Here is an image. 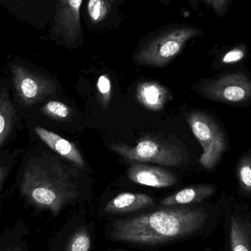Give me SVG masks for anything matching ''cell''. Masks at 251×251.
Masks as SVG:
<instances>
[{"mask_svg":"<svg viewBox=\"0 0 251 251\" xmlns=\"http://www.w3.org/2000/svg\"><path fill=\"white\" fill-rule=\"evenodd\" d=\"M93 230L86 223H77L68 239L63 251H91L94 243Z\"/></svg>","mask_w":251,"mask_h":251,"instance_id":"ac0fdd59","label":"cell"},{"mask_svg":"<svg viewBox=\"0 0 251 251\" xmlns=\"http://www.w3.org/2000/svg\"><path fill=\"white\" fill-rule=\"evenodd\" d=\"M52 1L54 10L47 29V38L68 50L83 47L85 33L81 18L83 0Z\"/></svg>","mask_w":251,"mask_h":251,"instance_id":"5b68a950","label":"cell"},{"mask_svg":"<svg viewBox=\"0 0 251 251\" xmlns=\"http://www.w3.org/2000/svg\"><path fill=\"white\" fill-rule=\"evenodd\" d=\"M208 219L209 214L203 207L171 206L113 220L106 226L105 235L112 241L136 247H162L193 237Z\"/></svg>","mask_w":251,"mask_h":251,"instance_id":"6da1fadb","label":"cell"},{"mask_svg":"<svg viewBox=\"0 0 251 251\" xmlns=\"http://www.w3.org/2000/svg\"><path fill=\"white\" fill-rule=\"evenodd\" d=\"M0 7L19 22L47 30L53 14L52 0H0Z\"/></svg>","mask_w":251,"mask_h":251,"instance_id":"30bf717a","label":"cell"},{"mask_svg":"<svg viewBox=\"0 0 251 251\" xmlns=\"http://www.w3.org/2000/svg\"><path fill=\"white\" fill-rule=\"evenodd\" d=\"M159 1H160V2L162 3V4H164V5L168 6L170 5V4H171L173 0H159Z\"/></svg>","mask_w":251,"mask_h":251,"instance_id":"484cf974","label":"cell"},{"mask_svg":"<svg viewBox=\"0 0 251 251\" xmlns=\"http://www.w3.org/2000/svg\"><path fill=\"white\" fill-rule=\"evenodd\" d=\"M22 153V150L16 149L12 152L3 151L0 153V187L17 164Z\"/></svg>","mask_w":251,"mask_h":251,"instance_id":"ffe728a7","label":"cell"},{"mask_svg":"<svg viewBox=\"0 0 251 251\" xmlns=\"http://www.w3.org/2000/svg\"><path fill=\"white\" fill-rule=\"evenodd\" d=\"M154 205L151 196L143 193H123L106 204L104 212L108 215H120L137 212Z\"/></svg>","mask_w":251,"mask_h":251,"instance_id":"5bb4252c","label":"cell"},{"mask_svg":"<svg viewBox=\"0 0 251 251\" xmlns=\"http://www.w3.org/2000/svg\"><path fill=\"white\" fill-rule=\"evenodd\" d=\"M246 56V50L242 47L233 49L226 53L223 57L222 62L226 64L238 63Z\"/></svg>","mask_w":251,"mask_h":251,"instance_id":"cb8c5ba5","label":"cell"},{"mask_svg":"<svg viewBox=\"0 0 251 251\" xmlns=\"http://www.w3.org/2000/svg\"><path fill=\"white\" fill-rule=\"evenodd\" d=\"M201 35L199 28L185 22L163 25L140 39L133 60L138 66L165 67L182 52L190 41Z\"/></svg>","mask_w":251,"mask_h":251,"instance_id":"3957f363","label":"cell"},{"mask_svg":"<svg viewBox=\"0 0 251 251\" xmlns=\"http://www.w3.org/2000/svg\"><path fill=\"white\" fill-rule=\"evenodd\" d=\"M44 116L57 122H66L72 116V110L69 106L59 101H47L41 107Z\"/></svg>","mask_w":251,"mask_h":251,"instance_id":"d6986e66","label":"cell"},{"mask_svg":"<svg viewBox=\"0 0 251 251\" xmlns=\"http://www.w3.org/2000/svg\"><path fill=\"white\" fill-rule=\"evenodd\" d=\"M187 122L203 149L199 162L206 169H213L226 149L225 134L217 122L203 112L190 113Z\"/></svg>","mask_w":251,"mask_h":251,"instance_id":"8992f818","label":"cell"},{"mask_svg":"<svg viewBox=\"0 0 251 251\" xmlns=\"http://www.w3.org/2000/svg\"><path fill=\"white\" fill-rule=\"evenodd\" d=\"M19 110L10 97V82L7 78L0 79V149L5 145L20 126Z\"/></svg>","mask_w":251,"mask_h":251,"instance_id":"8fae6325","label":"cell"},{"mask_svg":"<svg viewBox=\"0 0 251 251\" xmlns=\"http://www.w3.org/2000/svg\"><path fill=\"white\" fill-rule=\"evenodd\" d=\"M22 156L18 174L19 187L31 204L50 209L56 216L79 199V176L58 157L32 148Z\"/></svg>","mask_w":251,"mask_h":251,"instance_id":"7a4b0ae2","label":"cell"},{"mask_svg":"<svg viewBox=\"0 0 251 251\" xmlns=\"http://www.w3.org/2000/svg\"><path fill=\"white\" fill-rule=\"evenodd\" d=\"M81 18L90 32L99 35L117 29L124 16L110 0H83Z\"/></svg>","mask_w":251,"mask_h":251,"instance_id":"9c48e42d","label":"cell"},{"mask_svg":"<svg viewBox=\"0 0 251 251\" xmlns=\"http://www.w3.org/2000/svg\"><path fill=\"white\" fill-rule=\"evenodd\" d=\"M99 100L103 109H106L110 104L112 97V85L110 76L102 75L99 77L97 82Z\"/></svg>","mask_w":251,"mask_h":251,"instance_id":"7402d4cb","label":"cell"},{"mask_svg":"<svg viewBox=\"0 0 251 251\" xmlns=\"http://www.w3.org/2000/svg\"><path fill=\"white\" fill-rule=\"evenodd\" d=\"M240 188L247 194H251V153L242 158L237 169Z\"/></svg>","mask_w":251,"mask_h":251,"instance_id":"44dd1931","label":"cell"},{"mask_svg":"<svg viewBox=\"0 0 251 251\" xmlns=\"http://www.w3.org/2000/svg\"><path fill=\"white\" fill-rule=\"evenodd\" d=\"M230 251H251V220L232 216L228 220Z\"/></svg>","mask_w":251,"mask_h":251,"instance_id":"e0dca14e","label":"cell"},{"mask_svg":"<svg viewBox=\"0 0 251 251\" xmlns=\"http://www.w3.org/2000/svg\"><path fill=\"white\" fill-rule=\"evenodd\" d=\"M113 4H114L115 5L117 6V7H120V6L123 5L125 4L126 0H110Z\"/></svg>","mask_w":251,"mask_h":251,"instance_id":"d4e9b609","label":"cell"},{"mask_svg":"<svg viewBox=\"0 0 251 251\" xmlns=\"http://www.w3.org/2000/svg\"><path fill=\"white\" fill-rule=\"evenodd\" d=\"M201 91L212 101L241 104L251 99V80L242 72L227 74L206 81Z\"/></svg>","mask_w":251,"mask_h":251,"instance_id":"ba28073f","label":"cell"},{"mask_svg":"<svg viewBox=\"0 0 251 251\" xmlns=\"http://www.w3.org/2000/svg\"><path fill=\"white\" fill-rule=\"evenodd\" d=\"M137 101L151 111H160L171 98L168 90L161 84L153 81L139 84L136 91Z\"/></svg>","mask_w":251,"mask_h":251,"instance_id":"9a60e30c","label":"cell"},{"mask_svg":"<svg viewBox=\"0 0 251 251\" xmlns=\"http://www.w3.org/2000/svg\"><path fill=\"white\" fill-rule=\"evenodd\" d=\"M7 69L19 112L26 113L57 94V84L24 59H12L7 63Z\"/></svg>","mask_w":251,"mask_h":251,"instance_id":"277c9868","label":"cell"},{"mask_svg":"<svg viewBox=\"0 0 251 251\" xmlns=\"http://www.w3.org/2000/svg\"><path fill=\"white\" fill-rule=\"evenodd\" d=\"M110 147L128 161L152 162L165 166H178L184 162L181 151L177 146L152 137L141 139L134 146L113 143Z\"/></svg>","mask_w":251,"mask_h":251,"instance_id":"52a82bcc","label":"cell"},{"mask_svg":"<svg viewBox=\"0 0 251 251\" xmlns=\"http://www.w3.org/2000/svg\"><path fill=\"white\" fill-rule=\"evenodd\" d=\"M105 251H125L117 250V249H109V250H107Z\"/></svg>","mask_w":251,"mask_h":251,"instance_id":"4316f807","label":"cell"},{"mask_svg":"<svg viewBox=\"0 0 251 251\" xmlns=\"http://www.w3.org/2000/svg\"><path fill=\"white\" fill-rule=\"evenodd\" d=\"M29 131H32L37 138L47 145L50 149L66 160L70 161L79 168H85V162L76 145L63 138L54 131H50L41 126L28 124Z\"/></svg>","mask_w":251,"mask_h":251,"instance_id":"7c38bea8","label":"cell"},{"mask_svg":"<svg viewBox=\"0 0 251 251\" xmlns=\"http://www.w3.org/2000/svg\"><path fill=\"white\" fill-rule=\"evenodd\" d=\"M187 1L196 10L199 9L200 3L203 2L210 7L218 15L224 14L230 4V0H187Z\"/></svg>","mask_w":251,"mask_h":251,"instance_id":"603a6c76","label":"cell"},{"mask_svg":"<svg viewBox=\"0 0 251 251\" xmlns=\"http://www.w3.org/2000/svg\"><path fill=\"white\" fill-rule=\"evenodd\" d=\"M128 177L136 184L154 188L171 187L177 182V177L170 171L159 167L143 164L130 166Z\"/></svg>","mask_w":251,"mask_h":251,"instance_id":"4fadbf2b","label":"cell"},{"mask_svg":"<svg viewBox=\"0 0 251 251\" xmlns=\"http://www.w3.org/2000/svg\"><path fill=\"white\" fill-rule=\"evenodd\" d=\"M216 191L212 184H199L182 189L177 193L161 200L160 204L165 207L180 206L200 203L211 197Z\"/></svg>","mask_w":251,"mask_h":251,"instance_id":"2e32d148","label":"cell"}]
</instances>
